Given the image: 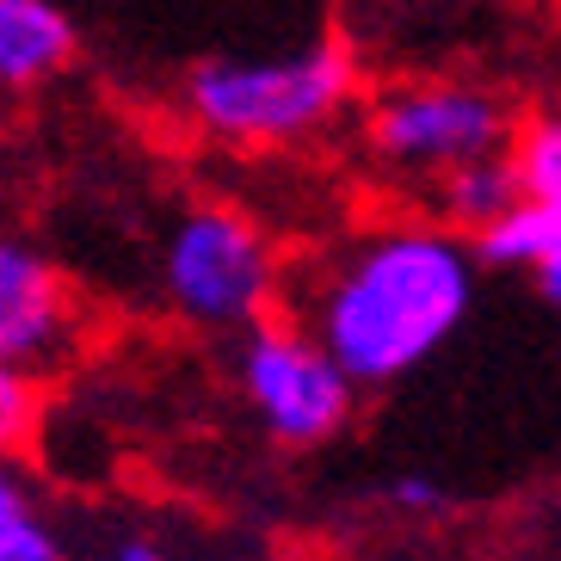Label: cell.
I'll return each mask as SVG.
<instances>
[{
  "instance_id": "cell-1",
  "label": "cell",
  "mask_w": 561,
  "mask_h": 561,
  "mask_svg": "<svg viewBox=\"0 0 561 561\" xmlns=\"http://www.w3.org/2000/svg\"><path fill=\"white\" fill-rule=\"evenodd\" d=\"M476 302V248L457 229L401 222L333 265L309 314V333L358 389H389L445 352Z\"/></svg>"
},
{
  "instance_id": "cell-2",
  "label": "cell",
  "mask_w": 561,
  "mask_h": 561,
  "mask_svg": "<svg viewBox=\"0 0 561 561\" xmlns=\"http://www.w3.org/2000/svg\"><path fill=\"white\" fill-rule=\"evenodd\" d=\"M352 100V56L309 44L290 56H210L185 75V105L222 142H297Z\"/></svg>"
},
{
  "instance_id": "cell-3",
  "label": "cell",
  "mask_w": 561,
  "mask_h": 561,
  "mask_svg": "<svg viewBox=\"0 0 561 561\" xmlns=\"http://www.w3.org/2000/svg\"><path fill=\"white\" fill-rule=\"evenodd\" d=\"M161 290L167 302L216 333H248L253 321L272 314L278 297V265L265 234L241 210L198 204L167 229L161 248Z\"/></svg>"
},
{
  "instance_id": "cell-4",
  "label": "cell",
  "mask_w": 561,
  "mask_h": 561,
  "mask_svg": "<svg viewBox=\"0 0 561 561\" xmlns=\"http://www.w3.org/2000/svg\"><path fill=\"white\" fill-rule=\"evenodd\" d=\"M234 377H241L248 408L260 413V426L278 445H297V450L328 445L352 420V401H358V382L333 364V352L309 328L272 321V314L248 328Z\"/></svg>"
},
{
  "instance_id": "cell-5",
  "label": "cell",
  "mask_w": 561,
  "mask_h": 561,
  "mask_svg": "<svg viewBox=\"0 0 561 561\" xmlns=\"http://www.w3.org/2000/svg\"><path fill=\"white\" fill-rule=\"evenodd\" d=\"M512 112L462 81H420V87H396L370 105V154L396 173H445L457 161L476 154H506L512 142Z\"/></svg>"
},
{
  "instance_id": "cell-6",
  "label": "cell",
  "mask_w": 561,
  "mask_h": 561,
  "mask_svg": "<svg viewBox=\"0 0 561 561\" xmlns=\"http://www.w3.org/2000/svg\"><path fill=\"white\" fill-rule=\"evenodd\" d=\"M75 346V297L62 272L25 241H0V358L50 370Z\"/></svg>"
},
{
  "instance_id": "cell-7",
  "label": "cell",
  "mask_w": 561,
  "mask_h": 561,
  "mask_svg": "<svg viewBox=\"0 0 561 561\" xmlns=\"http://www.w3.org/2000/svg\"><path fill=\"white\" fill-rule=\"evenodd\" d=\"M75 56V25L56 0H0V87H37Z\"/></svg>"
},
{
  "instance_id": "cell-8",
  "label": "cell",
  "mask_w": 561,
  "mask_h": 561,
  "mask_svg": "<svg viewBox=\"0 0 561 561\" xmlns=\"http://www.w3.org/2000/svg\"><path fill=\"white\" fill-rule=\"evenodd\" d=\"M561 234V210L543 198H518L494 216V222H481L469 234V248H476V265H500V272H530V265L549 253V241Z\"/></svg>"
},
{
  "instance_id": "cell-9",
  "label": "cell",
  "mask_w": 561,
  "mask_h": 561,
  "mask_svg": "<svg viewBox=\"0 0 561 561\" xmlns=\"http://www.w3.org/2000/svg\"><path fill=\"white\" fill-rule=\"evenodd\" d=\"M438 180V210L457 234H476L481 222H494L512 198H518V180H512V161L506 154H476V161H457Z\"/></svg>"
},
{
  "instance_id": "cell-10",
  "label": "cell",
  "mask_w": 561,
  "mask_h": 561,
  "mask_svg": "<svg viewBox=\"0 0 561 561\" xmlns=\"http://www.w3.org/2000/svg\"><path fill=\"white\" fill-rule=\"evenodd\" d=\"M506 161H512V180H518L525 198H543L561 210V112L518 124L506 142Z\"/></svg>"
},
{
  "instance_id": "cell-11",
  "label": "cell",
  "mask_w": 561,
  "mask_h": 561,
  "mask_svg": "<svg viewBox=\"0 0 561 561\" xmlns=\"http://www.w3.org/2000/svg\"><path fill=\"white\" fill-rule=\"evenodd\" d=\"M56 556H62V543L37 518L25 476L13 469V457H0V561H56Z\"/></svg>"
},
{
  "instance_id": "cell-12",
  "label": "cell",
  "mask_w": 561,
  "mask_h": 561,
  "mask_svg": "<svg viewBox=\"0 0 561 561\" xmlns=\"http://www.w3.org/2000/svg\"><path fill=\"white\" fill-rule=\"evenodd\" d=\"M37 426V377L25 364L0 358V457H13Z\"/></svg>"
},
{
  "instance_id": "cell-13",
  "label": "cell",
  "mask_w": 561,
  "mask_h": 561,
  "mask_svg": "<svg viewBox=\"0 0 561 561\" xmlns=\"http://www.w3.org/2000/svg\"><path fill=\"white\" fill-rule=\"evenodd\" d=\"M389 506L401 512V518H445V488L432 476H401L396 488H389Z\"/></svg>"
},
{
  "instance_id": "cell-14",
  "label": "cell",
  "mask_w": 561,
  "mask_h": 561,
  "mask_svg": "<svg viewBox=\"0 0 561 561\" xmlns=\"http://www.w3.org/2000/svg\"><path fill=\"white\" fill-rule=\"evenodd\" d=\"M530 284H537V297L549 302V309H561V234L549 241V253L537 265H530Z\"/></svg>"
}]
</instances>
